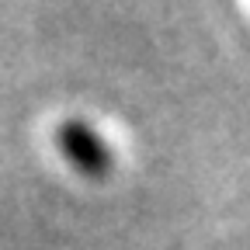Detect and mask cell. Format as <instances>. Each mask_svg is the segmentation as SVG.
Returning a JSON list of instances; mask_svg holds the SVG:
<instances>
[{"label":"cell","mask_w":250,"mask_h":250,"mask_svg":"<svg viewBox=\"0 0 250 250\" xmlns=\"http://www.w3.org/2000/svg\"><path fill=\"white\" fill-rule=\"evenodd\" d=\"M59 146L66 153V160L87 174V177H104L108 174V164H111V153L108 146L101 143V136L83 122H66L59 129Z\"/></svg>","instance_id":"obj_1"}]
</instances>
